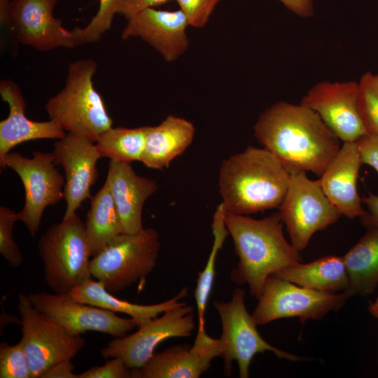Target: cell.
<instances>
[{
  "label": "cell",
  "instance_id": "41",
  "mask_svg": "<svg viewBox=\"0 0 378 378\" xmlns=\"http://www.w3.org/2000/svg\"><path fill=\"white\" fill-rule=\"evenodd\" d=\"M368 311L374 317L378 318V298L368 306Z\"/></svg>",
  "mask_w": 378,
  "mask_h": 378
},
{
  "label": "cell",
  "instance_id": "4",
  "mask_svg": "<svg viewBox=\"0 0 378 378\" xmlns=\"http://www.w3.org/2000/svg\"><path fill=\"white\" fill-rule=\"evenodd\" d=\"M97 63L81 59L69 64L64 88L45 104L49 118L64 131L97 142L113 120L95 90L92 78Z\"/></svg>",
  "mask_w": 378,
  "mask_h": 378
},
{
  "label": "cell",
  "instance_id": "20",
  "mask_svg": "<svg viewBox=\"0 0 378 378\" xmlns=\"http://www.w3.org/2000/svg\"><path fill=\"white\" fill-rule=\"evenodd\" d=\"M0 94L9 107L8 117L0 122V160L24 141L62 139L66 134L55 121H34L25 115L26 102L20 87L10 80L0 82Z\"/></svg>",
  "mask_w": 378,
  "mask_h": 378
},
{
  "label": "cell",
  "instance_id": "15",
  "mask_svg": "<svg viewBox=\"0 0 378 378\" xmlns=\"http://www.w3.org/2000/svg\"><path fill=\"white\" fill-rule=\"evenodd\" d=\"M57 0H11L9 26L18 42L39 51L76 47L71 30L54 16Z\"/></svg>",
  "mask_w": 378,
  "mask_h": 378
},
{
  "label": "cell",
  "instance_id": "16",
  "mask_svg": "<svg viewBox=\"0 0 378 378\" xmlns=\"http://www.w3.org/2000/svg\"><path fill=\"white\" fill-rule=\"evenodd\" d=\"M93 143L85 136L68 132L54 144L52 153L55 164L62 165L65 174L64 219L75 214L85 200L92 197L90 188L97 178L96 165L101 158Z\"/></svg>",
  "mask_w": 378,
  "mask_h": 378
},
{
  "label": "cell",
  "instance_id": "21",
  "mask_svg": "<svg viewBox=\"0 0 378 378\" xmlns=\"http://www.w3.org/2000/svg\"><path fill=\"white\" fill-rule=\"evenodd\" d=\"M115 203L123 233L144 229L142 210L146 200L158 189L155 180L136 174L130 164L110 160L106 179Z\"/></svg>",
  "mask_w": 378,
  "mask_h": 378
},
{
  "label": "cell",
  "instance_id": "25",
  "mask_svg": "<svg viewBox=\"0 0 378 378\" xmlns=\"http://www.w3.org/2000/svg\"><path fill=\"white\" fill-rule=\"evenodd\" d=\"M366 227L365 234L342 257L349 280L344 293L349 298L366 296L378 284V226Z\"/></svg>",
  "mask_w": 378,
  "mask_h": 378
},
{
  "label": "cell",
  "instance_id": "12",
  "mask_svg": "<svg viewBox=\"0 0 378 378\" xmlns=\"http://www.w3.org/2000/svg\"><path fill=\"white\" fill-rule=\"evenodd\" d=\"M195 328L193 309L185 302L140 326L134 333L113 340L102 348L101 355L104 358L119 357L129 368H139L160 343L171 337H190Z\"/></svg>",
  "mask_w": 378,
  "mask_h": 378
},
{
  "label": "cell",
  "instance_id": "22",
  "mask_svg": "<svg viewBox=\"0 0 378 378\" xmlns=\"http://www.w3.org/2000/svg\"><path fill=\"white\" fill-rule=\"evenodd\" d=\"M195 129L189 120L174 115L150 127L141 162L147 167L161 169L181 154L192 143Z\"/></svg>",
  "mask_w": 378,
  "mask_h": 378
},
{
  "label": "cell",
  "instance_id": "9",
  "mask_svg": "<svg viewBox=\"0 0 378 378\" xmlns=\"http://www.w3.org/2000/svg\"><path fill=\"white\" fill-rule=\"evenodd\" d=\"M348 298L344 292L318 291L272 275L267 279L251 316L257 326L290 317H298L301 323L318 321L340 309Z\"/></svg>",
  "mask_w": 378,
  "mask_h": 378
},
{
  "label": "cell",
  "instance_id": "31",
  "mask_svg": "<svg viewBox=\"0 0 378 378\" xmlns=\"http://www.w3.org/2000/svg\"><path fill=\"white\" fill-rule=\"evenodd\" d=\"M0 377L32 378L30 363L22 342L0 344Z\"/></svg>",
  "mask_w": 378,
  "mask_h": 378
},
{
  "label": "cell",
  "instance_id": "28",
  "mask_svg": "<svg viewBox=\"0 0 378 378\" xmlns=\"http://www.w3.org/2000/svg\"><path fill=\"white\" fill-rule=\"evenodd\" d=\"M225 209L221 202L217 206L211 223L214 241L211 252L204 270L199 273L195 300L198 315V330H205L206 304L211 293L215 276V266L218 253L222 248L226 237L229 234L225 223Z\"/></svg>",
  "mask_w": 378,
  "mask_h": 378
},
{
  "label": "cell",
  "instance_id": "34",
  "mask_svg": "<svg viewBox=\"0 0 378 378\" xmlns=\"http://www.w3.org/2000/svg\"><path fill=\"white\" fill-rule=\"evenodd\" d=\"M104 365L94 366L78 374V378H128L131 371L119 357L111 358Z\"/></svg>",
  "mask_w": 378,
  "mask_h": 378
},
{
  "label": "cell",
  "instance_id": "26",
  "mask_svg": "<svg viewBox=\"0 0 378 378\" xmlns=\"http://www.w3.org/2000/svg\"><path fill=\"white\" fill-rule=\"evenodd\" d=\"M90 200L85 226L90 254L92 258L113 239L123 233V228L106 180Z\"/></svg>",
  "mask_w": 378,
  "mask_h": 378
},
{
  "label": "cell",
  "instance_id": "8",
  "mask_svg": "<svg viewBox=\"0 0 378 378\" xmlns=\"http://www.w3.org/2000/svg\"><path fill=\"white\" fill-rule=\"evenodd\" d=\"M55 157L51 153L33 151L29 158L18 152H9L0 160V166L13 169L24 186L25 200L18 213L30 234L38 232L45 209L55 205L64 198L65 177L55 167Z\"/></svg>",
  "mask_w": 378,
  "mask_h": 378
},
{
  "label": "cell",
  "instance_id": "1",
  "mask_svg": "<svg viewBox=\"0 0 378 378\" xmlns=\"http://www.w3.org/2000/svg\"><path fill=\"white\" fill-rule=\"evenodd\" d=\"M256 139L292 172L321 176L341 148L340 139L308 106L279 102L254 127Z\"/></svg>",
  "mask_w": 378,
  "mask_h": 378
},
{
  "label": "cell",
  "instance_id": "17",
  "mask_svg": "<svg viewBox=\"0 0 378 378\" xmlns=\"http://www.w3.org/2000/svg\"><path fill=\"white\" fill-rule=\"evenodd\" d=\"M219 338L211 337L205 330H197L192 346L177 345L155 352L145 365L132 369V378H198L206 371L211 360L221 357Z\"/></svg>",
  "mask_w": 378,
  "mask_h": 378
},
{
  "label": "cell",
  "instance_id": "37",
  "mask_svg": "<svg viewBox=\"0 0 378 378\" xmlns=\"http://www.w3.org/2000/svg\"><path fill=\"white\" fill-rule=\"evenodd\" d=\"M363 202L366 205L368 211L360 218L365 226H378V195L369 192L368 196L362 198Z\"/></svg>",
  "mask_w": 378,
  "mask_h": 378
},
{
  "label": "cell",
  "instance_id": "18",
  "mask_svg": "<svg viewBox=\"0 0 378 378\" xmlns=\"http://www.w3.org/2000/svg\"><path fill=\"white\" fill-rule=\"evenodd\" d=\"M188 20L181 10L145 9L127 20L121 38L139 37L149 44L164 60H176L188 50Z\"/></svg>",
  "mask_w": 378,
  "mask_h": 378
},
{
  "label": "cell",
  "instance_id": "42",
  "mask_svg": "<svg viewBox=\"0 0 378 378\" xmlns=\"http://www.w3.org/2000/svg\"><path fill=\"white\" fill-rule=\"evenodd\" d=\"M374 78H375V80H376V82H377V83L378 85V73L376 75H374Z\"/></svg>",
  "mask_w": 378,
  "mask_h": 378
},
{
  "label": "cell",
  "instance_id": "27",
  "mask_svg": "<svg viewBox=\"0 0 378 378\" xmlns=\"http://www.w3.org/2000/svg\"><path fill=\"white\" fill-rule=\"evenodd\" d=\"M150 126L136 128L111 127L96 142L101 158L120 163L140 161Z\"/></svg>",
  "mask_w": 378,
  "mask_h": 378
},
{
  "label": "cell",
  "instance_id": "30",
  "mask_svg": "<svg viewBox=\"0 0 378 378\" xmlns=\"http://www.w3.org/2000/svg\"><path fill=\"white\" fill-rule=\"evenodd\" d=\"M358 108L368 134L378 136V85L371 71L358 82Z\"/></svg>",
  "mask_w": 378,
  "mask_h": 378
},
{
  "label": "cell",
  "instance_id": "5",
  "mask_svg": "<svg viewBox=\"0 0 378 378\" xmlns=\"http://www.w3.org/2000/svg\"><path fill=\"white\" fill-rule=\"evenodd\" d=\"M38 248L44 280L55 293H69L92 278L85 223L75 213L50 225L41 236Z\"/></svg>",
  "mask_w": 378,
  "mask_h": 378
},
{
  "label": "cell",
  "instance_id": "24",
  "mask_svg": "<svg viewBox=\"0 0 378 378\" xmlns=\"http://www.w3.org/2000/svg\"><path fill=\"white\" fill-rule=\"evenodd\" d=\"M297 285L318 291L344 292L349 280L342 257L327 255L308 263L300 262L273 274Z\"/></svg>",
  "mask_w": 378,
  "mask_h": 378
},
{
  "label": "cell",
  "instance_id": "23",
  "mask_svg": "<svg viewBox=\"0 0 378 378\" xmlns=\"http://www.w3.org/2000/svg\"><path fill=\"white\" fill-rule=\"evenodd\" d=\"M69 295L79 302L129 315L139 327L163 312L184 304L181 300L188 295V287L183 288L176 295L164 302L154 304H138L117 298L106 289L103 284L91 278L74 288Z\"/></svg>",
  "mask_w": 378,
  "mask_h": 378
},
{
  "label": "cell",
  "instance_id": "3",
  "mask_svg": "<svg viewBox=\"0 0 378 378\" xmlns=\"http://www.w3.org/2000/svg\"><path fill=\"white\" fill-rule=\"evenodd\" d=\"M290 177L273 153L249 146L222 162L218 176L222 203L227 212L241 215L279 209Z\"/></svg>",
  "mask_w": 378,
  "mask_h": 378
},
{
  "label": "cell",
  "instance_id": "38",
  "mask_svg": "<svg viewBox=\"0 0 378 378\" xmlns=\"http://www.w3.org/2000/svg\"><path fill=\"white\" fill-rule=\"evenodd\" d=\"M289 10L302 18L314 15L313 0H278Z\"/></svg>",
  "mask_w": 378,
  "mask_h": 378
},
{
  "label": "cell",
  "instance_id": "32",
  "mask_svg": "<svg viewBox=\"0 0 378 378\" xmlns=\"http://www.w3.org/2000/svg\"><path fill=\"white\" fill-rule=\"evenodd\" d=\"M18 213L8 207L0 206V253L13 267H19L23 260L20 248L13 237Z\"/></svg>",
  "mask_w": 378,
  "mask_h": 378
},
{
  "label": "cell",
  "instance_id": "11",
  "mask_svg": "<svg viewBox=\"0 0 378 378\" xmlns=\"http://www.w3.org/2000/svg\"><path fill=\"white\" fill-rule=\"evenodd\" d=\"M244 296L243 289L236 288L228 302L214 300L213 302L222 325L219 339L227 374H230L231 364L234 360L238 365L239 377L247 378L254 356L265 351H271L279 358L290 361L306 360L276 348L261 337L252 316L247 311Z\"/></svg>",
  "mask_w": 378,
  "mask_h": 378
},
{
  "label": "cell",
  "instance_id": "33",
  "mask_svg": "<svg viewBox=\"0 0 378 378\" xmlns=\"http://www.w3.org/2000/svg\"><path fill=\"white\" fill-rule=\"evenodd\" d=\"M191 27L206 25L216 5L221 0H176Z\"/></svg>",
  "mask_w": 378,
  "mask_h": 378
},
{
  "label": "cell",
  "instance_id": "7",
  "mask_svg": "<svg viewBox=\"0 0 378 378\" xmlns=\"http://www.w3.org/2000/svg\"><path fill=\"white\" fill-rule=\"evenodd\" d=\"M290 174L289 186L279 212L292 245L300 252L316 232L335 223L342 215L328 198L318 179H309L305 172Z\"/></svg>",
  "mask_w": 378,
  "mask_h": 378
},
{
  "label": "cell",
  "instance_id": "40",
  "mask_svg": "<svg viewBox=\"0 0 378 378\" xmlns=\"http://www.w3.org/2000/svg\"><path fill=\"white\" fill-rule=\"evenodd\" d=\"M11 0H0V21L4 26H9V10Z\"/></svg>",
  "mask_w": 378,
  "mask_h": 378
},
{
  "label": "cell",
  "instance_id": "39",
  "mask_svg": "<svg viewBox=\"0 0 378 378\" xmlns=\"http://www.w3.org/2000/svg\"><path fill=\"white\" fill-rule=\"evenodd\" d=\"M73 370L71 360H63L52 365L41 378H78V374Z\"/></svg>",
  "mask_w": 378,
  "mask_h": 378
},
{
  "label": "cell",
  "instance_id": "14",
  "mask_svg": "<svg viewBox=\"0 0 378 378\" xmlns=\"http://www.w3.org/2000/svg\"><path fill=\"white\" fill-rule=\"evenodd\" d=\"M358 83L323 80L314 85L300 103L316 112L343 142L368 134L358 108Z\"/></svg>",
  "mask_w": 378,
  "mask_h": 378
},
{
  "label": "cell",
  "instance_id": "36",
  "mask_svg": "<svg viewBox=\"0 0 378 378\" xmlns=\"http://www.w3.org/2000/svg\"><path fill=\"white\" fill-rule=\"evenodd\" d=\"M172 0H124L120 15L130 19L139 12L166 4Z\"/></svg>",
  "mask_w": 378,
  "mask_h": 378
},
{
  "label": "cell",
  "instance_id": "2",
  "mask_svg": "<svg viewBox=\"0 0 378 378\" xmlns=\"http://www.w3.org/2000/svg\"><path fill=\"white\" fill-rule=\"evenodd\" d=\"M224 218L239 257L231 280L239 285L246 284L258 300L267 279L300 262V252L286 240L279 212L255 219L226 211Z\"/></svg>",
  "mask_w": 378,
  "mask_h": 378
},
{
  "label": "cell",
  "instance_id": "10",
  "mask_svg": "<svg viewBox=\"0 0 378 378\" xmlns=\"http://www.w3.org/2000/svg\"><path fill=\"white\" fill-rule=\"evenodd\" d=\"M20 340L28 356L32 378H41L55 364L71 360L85 346V340L74 336L36 308L28 295L20 294Z\"/></svg>",
  "mask_w": 378,
  "mask_h": 378
},
{
  "label": "cell",
  "instance_id": "19",
  "mask_svg": "<svg viewBox=\"0 0 378 378\" xmlns=\"http://www.w3.org/2000/svg\"><path fill=\"white\" fill-rule=\"evenodd\" d=\"M361 164L356 142H344L318 179L330 201L349 218H361L366 214L357 189Z\"/></svg>",
  "mask_w": 378,
  "mask_h": 378
},
{
  "label": "cell",
  "instance_id": "13",
  "mask_svg": "<svg viewBox=\"0 0 378 378\" xmlns=\"http://www.w3.org/2000/svg\"><path fill=\"white\" fill-rule=\"evenodd\" d=\"M28 297L36 308L74 336L96 331L122 337L138 327L132 318H121L113 312L79 302L69 293L40 292Z\"/></svg>",
  "mask_w": 378,
  "mask_h": 378
},
{
  "label": "cell",
  "instance_id": "29",
  "mask_svg": "<svg viewBox=\"0 0 378 378\" xmlns=\"http://www.w3.org/2000/svg\"><path fill=\"white\" fill-rule=\"evenodd\" d=\"M123 3L124 0H99V9L90 22L71 30L76 46L99 41L111 29L114 15L120 14Z\"/></svg>",
  "mask_w": 378,
  "mask_h": 378
},
{
  "label": "cell",
  "instance_id": "35",
  "mask_svg": "<svg viewBox=\"0 0 378 378\" xmlns=\"http://www.w3.org/2000/svg\"><path fill=\"white\" fill-rule=\"evenodd\" d=\"M356 142L362 164L371 166L378 172V136L367 134Z\"/></svg>",
  "mask_w": 378,
  "mask_h": 378
},
{
  "label": "cell",
  "instance_id": "6",
  "mask_svg": "<svg viewBox=\"0 0 378 378\" xmlns=\"http://www.w3.org/2000/svg\"><path fill=\"white\" fill-rule=\"evenodd\" d=\"M160 249L159 234L151 227L135 234L122 233L90 260L92 278L115 293L139 280L155 268Z\"/></svg>",
  "mask_w": 378,
  "mask_h": 378
}]
</instances>
